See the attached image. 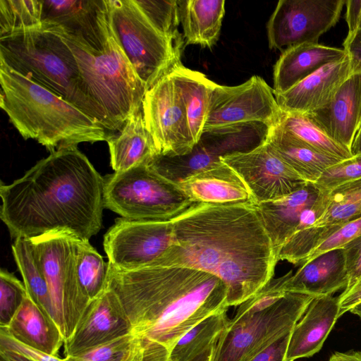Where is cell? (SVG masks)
<instances>
[{
  "label": "cell",
  "mask_w": 361,
  "mask_h": 361,
  "mask_svg": "<svg viewBox=\"0 0 361 361\" xmlns=\"http://www.w3.org/2000/svg\"><path fill=\"white\" fill-rule=\"evenodd\" d=\"M104 186L77 146L62 147L21 178L1 183L0 217L15 239L66 231L89 240L102 226Z\"/></svg>",
  "instance_id": "obj_2"
},
{
  "label": "cell",
  "mask_w": 361,
  "mask_h": 361,
  "mask_svg": "<svg viewBox=\"0 0 361 361\" xmlns=\"http://www.w3.org/2000/svg\"><path fill=\"white\" fill-rule=\"evenodd\" d=\"M113 33L146 90L180 63L184 42L159 32L135 0H106Z\"/></svg>",
  "instance_id": "obj_9"
},
{
  "label": "cell",
  "mask_w": 361,
  "mask_h": 361,
  "mask_svg": "<svg viewBox=\"0 0 361 361\" xmlns=\"http://www.w3.org/2000/svg\"><path fill=\"white\" fill-rule=\"evenodd\" d=\"M329 361H361V352L350 350L345 353L336 352Z\"/></svg>",
  "instance_id": "obj_50"
},
{
  "label": "cell",
  "mask_w": 361,
  "mask_h": 361,
  "mask_svg": "<svg viewBox=\"0 0 361 361\" xmlns=\"http://www.w3.org/2000/svg\"><path fill=\"white\" fill-rule=\"evenodd\" d=\"M135 1L159 32L174 41L185 43L178 30L180 21L178 1L135 0Z\"/></svg>",
  "instance_id": "obj_38"
},
{
  "label": "cell",
  "mask_w": 361,
  "mask_h": 361,
  "mask_svg": "<svg viewBox=\"0 0 361 361\" xmlns=\"http://www.w3.org/2000/svg\"><path fill=\"white\" fill-rule=\"evenodd\" d=\"M173 243L171 221H137L117 219L104 236L109 262L133 271L153 267Z\"/></svg>",
  "instance_id": "obj_15"
},
{
  "label": "cell",
  "mask_w": 361,
  "mask_h": 361,
  "mask_svg": "<svg viewBox=\"0 0 361 361\" xmlns=\"http://www.w3.org/2000/svg\"><path fill=\"white\" fill-rule=\"evenodd\" d=\"M131 324L108 286L90 301L72 335L64 341L65 357L73 356L131 334Z\"/></svg>",
  "instance_id": "obj_18"
},
{
  "label": "cell",
  "mask_w": 361,
  "mask_h": 361,
  "mask_svg": "<svg viewBox=\"0 0 361 361\" xmlns=\"http://www.w3.org/2000/svg\"><path fill=\"white\" fill-rule=\"evenodd\" d=\"M42 26L41 0H0V37Z\"/></svg>",
  "instance_id": "obj_36"
},
{
  "label": "cell",
  "mask_w": 361,
  "mask_h": 361,
  "mask_svg": "<svg viewBox=\"0 0 361 361\" xmlns=\"http://www.w3.org/2000/svg\"><path fill=\"white\" fill-rule=\"evenodd\" d=\"M343 47L350 58L353 73L361 72V27L348 32Z\"/></svg>",
  "instance_id": "obj_47"
},
{
  "label": "cell",
  "mask_w": 361,
  "mask_h": 361,
  "mask_svg": "<svg viewBox=\"0 0 361 361\" xmlns=\"http://www.w3.org/2000/svg\"><path fill=\"white\" fill-rule=\"evenodd\" d=\"M348 283L343 248L323 252L300 266L286 283V291L312 297L333 295Z\"/></svg>",
  "instance_id": "obj_23"
},
{
  "label": "cell",
  "mask_w": 361,
  "mask_h": 361,
  "mask_svg": "<svg viewBox=\"0 0 361 361\" xmlns=\"http://www.w3.org/2000/svg\"><path fill=\"white\" fill-rule=\"evenodd\" d=\"M133 361H171L170 350L161 344L141 338V345Z\"/></svg>",
  "instance_id": "obj_46"
},
{
  "label": "cell",
  "mask_w": 361,
  "mask_h": 361,
  "mask_svg": "<svg viewBox=\"0 0 361 361\" xmlns=\"http://www.w3.org/2000/svg\"><path fill=\"white\" fill-rule=\"evenodd\" d=\"M43 25L56 27L81 44L100 49L111 26L106 0H41Z\"/></svg>",
  "instance_id": "obj_17"
},
{
  "label": "cell",
  "mask_w": 361,
  "mask_h": 361,
  "mask_svg": "<svg viewBox=\"0 0 361 361\" xmlns=\"http://www.w3.org/2000/svg\"><path fill=\"white\" fill-rule=\"evenodd\" d=\"M345 20L348 27V32L361 27V0L345 1Z\"/></svg>",
  "instance_id": "obj_49"
},
{
  "label": "cell",
  "mask_w": 361,
  "mask_h": 361,
  "mask_svg": "<svg viewBox=\"0 0 361 361\" xmlns=\"http://www.w3.org/2000/svg\"><path fill=\"white\" fill-rule=\"evenodd\" d=\"M353 74L347 55L340 61L325 65L286 92L274 96L282 111L310 114L329 104L339 87Z\"/></svg>",
  "instance_id": "obj_19"
},
{
  "label": "cell",
  "mask_w": 361,
  "mask_h": 361,
  "mask_svg": "<svg viewBox=\"0 0 361 361\" xmlns=\"http://www.w3.org/2000/svg\"><path fill=\"white\" fill-rule=\"evenodd\" d=\"M351 153L353 156L361 154V130L357 135V138L353 145Z\"/></svg>",
  "instance_id": "obj_53"
},
{
  "label": "cell",
  "mask_w": 361,
  "mask_h": 361,
  "mask_svg": "<svg viewBox=\"0 0 361 361\" xmlns=\"http://www.w3.org/2000/svg\"><path fill=\"white\" fill-rule=\"evenodd\" d=\"M344 0H280L267 23L271 49L281 52L319 38L338 20Z\"/></svg>",
  "instance_id": "obj_14"
},
{
  "label": "cell",
  "mask_w": 361,
  "mask_h": 361,
  "mask_svg": "<svg viewBox=\"0 0 361 361\" xmlns=\"http://www.w3.org/2000/svg\"><path fill=\"white\" fill-rule=\"evenodd\" d=\"M107 286L117 295L131 324V334L170 351L199 322L228 309L224 282L191 267L123 271L109 262Z\"/></svg>",
  "instance_id": "obj_3"
},
{
  "label": "cell",
  "mask_w": 361,
  "mask_h": 361,
  "mask_svg": "<svg viewBox=\"0 0 361 361\" xmlns=\"http://www.w3.org/2000/svg\"><path fill=\"white\" fill-rule=\"evenodd\" d=\"M346 56L343 49L319 43H302L286 49L274 67V95L286 92L325 65Z\"/></svg>",
  "instance_id": "obj_24"
},
{
  "label": "cell",
  "mask_w": 361,
  "mask_h": 361,
  "mask_svg": "<svg viewBox=\"0 0 361 361\" xmlns=\"http://www.w3.org/2000/svg\"><path fill=\"white\" fill-rule=\"evenodd\" d=\"M220 160L242 179L255 204L287 196L307 183L277 155L266 139L252 149L227 154Z\"/></svg>",
  "instance_id": "obj_16"
},
{
  "label": "cell",
  "mask_w": 361,
  "mask_h": 361,
  "mask_svg": "<svg viewBox=\"0 0 361 361\" xmlns=\"http://www.w3.org/2000/svg\"><path fill=\"white\" fill-rule=\"evenodd\" d=\"M0 328L21 344L54 356H58L65 341L55 321L45 314L28 294L8 326Z\"/></svg>",
  "instance_id": "obj_26"
},
{
  "label": "cell",
  "mask_w": 361,
  "mask_h": 361,
  "mask_svg": "<svg viewBox=\"0 0 361 361\" xmlns=\"http://www.w3.org/2000/svg\"><path fill=\"white\" fill-rule=\"evenodd\" d=\"M0 348L19 352L37 361H66L64 358L44 353L21 344L10 336L3 328H0Z\"/></svg>",
  "instance_id": "obj_44"
},
{
  "label": "cell",
  "mask_w": 361,
  "mask_h": 361,
  "mask_svg": "<svg viewBox=\"0 0 361 361\" xmlns=\"http://www.w3.org/2000/svg\"><path fill=\"white\" fill-rule=\"evenodd\" d=\"M78 238L66 231H54L30 238L48 283L54 321L65 341L73 333L90 302L77 276Z\"/></svg>",
  "instance_id": "obj_10"
},
{
  "label": "cell",
  "mask_w": 361,
  "mask_h": 361,
  "mask_svg": "<svg viewBox=\"0 0 361 361\" xmlns=\"http://www.w3.org/2000/svg\"><path fill=\"white\" fill-rule=\"evenodd\" d=\"M302 142L324 154L344 160L353 155L329 137L307 114L281 111L278 123Z\"/></svg>",
  "instance_id": "obj_33"
},
{
  "label": "cell",
  "mask_w": 361,
  "mask_h": 361,
  "mask_svg": "<svg viewBox=\"0 0 361 361\" xmlns=\"http://www.w3.org/2000/svg\"><path fill=\"white\" fill-rule=\"evenodd\" d=\"M0 353L4 355L10 361H37L19 352L0 348Z\"/></svg>",
  "instance_id": "obj_51"
},
{
  "label": "cell",
  "mask_w": 361,
  "mask_h": 361,
  "mask_svg": "<svg viewBox=\"0 0 361 361\" xmlns=\"http://www.w3.org/2000/svg\"><path fill=\"white\" fill-rule=\"evenodd\" d=\"M340 317L361 302V276L349 288L339 295Z\"/></svg>",
  "instance_id": "obj_48"
},
{
  "label": "cell",
  "mask_w": 361,
  "mask_h": 361,
  "mask_svg": "<svg viewBox=\"0 0 361 361\" xmlns=\"http://www.w3.org/2000/svg\"><path fill=\"white\" fill-rule=\"evenodd\" d=\"M195 202L177 183L140 164L104 178V204L122 218L137 221H171Z\"/></svg>",
  "instance_id": "obj_8"
},
{
  "label": "cell",
  "mask_w": 361,
  "mask_h": 361,
  "mask_svg": "<svg viewBox=\"0 0 361 361\" xmlns=\"http://www.w3.org/2000/svg\"><path fill=\"white\" fill-rule=\"evenodd\" d=\"M360 178L361 154H357L327 168L314 184L320 190H329L346 182Z\"/></svg>",
  "instance_id": "obj_41"
},
{
  "label": "cell",
  "mask_w": 361,
  "mask_h": 361,
  "mask_svg": "<svg viewBox=\"0 0 361 361\" xmlns=\"http://www.w3.org/2000/svg\"><path fill=\"white\" fill-rule=\"evenodd\" d=\"M217 340L189 361H212L214 349Z\"/></svg>",
  "instance_id": "obj_52"
},
{
  "label": "cell",
  "mask_w": 361,
  "mask_h": 361,
  "mask_svg": "<svg viewBox=\"0 0 361 361\" xmlns=\"http://www.w3.org/2000/svg\"><path fill=\"white\" fill-rule=\"evenodd\" d=\"M0 106L25 139L50 153L82 142L106 141V129L55 93L0 61Z\"/></svg>",
  "instance_id": "obj_4"
},
{
  "label": "cell",
  "mask_w": 361,
  "mask_h": 361,
  "mask_svg": "<svg viewBox=\"0 0 361 361\" xmlns=\"http://www.w3.org/2000/svg\"><path fill=\"white\" fill-rule=\"evenodd\" d=\"M142 113L157 157L182 156L191 152L195 144L190 133L185 106L170 72L146 91Z\"/></svg>",
  "instance_id": "obj_13"
},
{
  "label": "cell",
  "mask_w": 361,
  "mask_h": 361,
  "mask_svg": "<svg viewBox=\"0 0 361 361\" xmlns=\"http://www.w3.org/2000/svg\"><path fill=\"white\" fill-rule=\"evenodd\" d=\"M307 115L329 137L351 152L361 130V72L351 75L329 104Z\"/></svg>",
  "instance_id": "obj_20"
},
{
  "label": "cell",
  "mask_w": 361,
  "mask_h": 361,
  "mask_svg": "<svg viewBox=\"0 0 361 361\" xmlns=\"http://www.w3.org/2000/svg\"><path fill=\"white\" fill-rule=\"evenodd\" d=\"M343 250L348 277V283L345 289H348L361 276V235L345 245Z\"/></svg>",
  "instance_id": "obj_43"
},
{
  "label": "cell",
  "mask_w": 361,
  "mask_h": 361,
  "mask_svg": "<svg viewBox=\"0 0 361 361\" xmlns=\"http://www.w3.org/2000/svg\"><path fill=\"white\" fill-rule=\"evenodd\" d=\"M76 272L80 288L90 301L107 288L109 262L104 261L88 240L80 238L77 240Z\"/></svg>",
  "instance_id": "obj_35"
},
{
  "label": "cell",
  "mask_w": 361,
  "mask_h": 361,
  "mask_svg": "<svg viewBox=\"0 0 361 361\" xmlns=\"http://www.w3.org/2000/svg\"><path fill=\"white\" fill-rule=\"evenodd\" d=\"M319 192L314 183L307 182L287 196L255 204L277 259L281 248L295 232L302 212L315 202Z\"/></svg>",
  "instance_id": "obj_25"
},
{
  "label": "cell",
  "mask_w": 361,
  "mask_h": 361,
  "mask_svg": "<svg viewBox=\"0 0 361 361\" xmlns=\"http://www.w3.org/2000/svg\"><path fill=\"white\" fill-rule=\"evenodd\" d=\"M177 183L183 193L193 202H252L251 194L242 179L221 161Z\"/></svg>",
  "instance_id": "obj_22"
},
{
  "label": "cell",
  "mask_w": 361,
  "mask_h": 361,
  "mask_svg": "<svg viewBox=\"0 0 361 361\" xmlns=\"http://www.w3.org/2000/svg\"><path fill=\"white\" fill-rule=\"evenodd\" d=\"M12 252L28 295L45 314L54 320L48 283L31 239L16 238L12 245Z\"/></svg>",
  "instance_id": "obj_31"
},
{
  "label": "cell",
  "mask_w": 361,
  "mask_h": 361,
  "mask_svg": "<svg viewBox=\"0 0 361 361\" xmlns=\"http://www.w3.org/2000/svg\"><path fill=\"white\" fill-rule=\"evenodd\" d=\"M171 221L173 243L153 267H191L219 277L227 287L228 307L274 278L279 260L252 202H195Z\"/></svg>",
  "instance_id": "obj_1"
},
{
  "label": "cell",
  "mask_w": 361,
  "mask_h": 361,
  "mask_svg": "<svg viewBox=\"0 0 361 361\" xmlns=\"http://www.w3.org/2000/svg\"><path fill=\"white\" fill-rule=\"evenodd\" d=\"M293 271L272 279L239 305L218 338L212 361H250L291 331L314 297L286 291Z\"/></svg>",
  "instance_id": "obj_6"
},
{
  "label": "cell",
  "mask_w": 361,
  "mask_h": 361,
  "mask_svg": "<svg viewBox=\"0 0 361 361\" xmlns=\"http://www.w3.org/2000/svg\"><path fill=\"white\" fill-rule=\"evenodd\" d=\"M349 312L357 315L361 319V302L351 308Z\"/></svg>",
  "instance_id": "obj_54"
},
{
  "label": "cell",
  "mask_w": 361,
  "mask_h": 361,
  "mask_svg": "<svg viewBox=\"0 0 361 361\" xmlns=\"http://www.w3.org/2000/svg\"><path fill=\"white\" fill-rule=\"evenodd\" d=\"M291 331L277 338L250 361H286Z\"/></svg>",
  "instance_id": "obj_45"
},
{
  "label": "cell",
  "mask_w": 361,
  "mask_h": 361,
  "mask_svg": "<svg viewBox=\"0 0 361 361\" xmlns=\"http://www.w3.org/2000/svg\"><path fill=\"white\" fill-rule=\"evenodd\" d=\"M106 142L114 172L148 165L158 156L154 140L145 126L142 109L133 114L118 134L110 136Z\"/></svg>",
  "instance_id": "obj_27"
},
{
  "label": "cell",
  "mask_w": 361,
  "mask_h": 361,
  "mask_svg": "<svg viewBox=\"0 0 361 361\" xmlns=\"http://www.w3.org/2000/svg\"><path fill=\"white\" fill-rule=\"evenodd\" d=\"M44 26L58 34L76 59L90 92L104 111L111 135L142 109L147 91L118 43L111 27L103 46H85L56 27ZM111 26V25H110Z\"/></svg>",
  "instance_id": "obj_7"
},
{
  "label": "cell",
  "mask_w": 361,
  "mask_h": 361,
  "mask_svg": "<svg viewBox=\"0 0 361 361\" xmlns=\"http://www.w3.org/2000/svg\"><path fill=\"white\" fill-rule=\"evenodd\" d=\"M185 45L211 49L219 40L225 15L224 0H178Z\"/></svg>",
  "instance_id": "obj_29"
},
{
  "label": "cell",
  "mask_w": 361,
  "mask_h": 361,
  "mask_svg": "<svg viewBox=\"0 0 361 361\" xmlns=\"http://www.w3.org/2000/svg\"><path fill=\"white\" fill-rule=\"evenodd\" d=\"M269 128L259 123L204 131L190 152L177 157H156L148 165L178 183L220 161L232 153L246 152L263 142Z\"/></svg>",
  "instance_id": "obj_11"
},
{
  "label": "cell",
  "mask_w": 361,
  "mask_h": 361,
  "mask_svg": "<svg viewBox=\"0 0 361 361\" xmlns=\"http://www.w3.org/2000/svg\"><path fill=\"white\" fill-rule=\"evenodd\" d=\"M339 313V296L314 297L291 331L286 361L310 357L318 353L340 317Z\"/></svg>",
  "instance_id": "obj_21"
},
{
  "label": "cell",
  "mask_w": 361,
  "mask_h": 361,
  "mask_svg": "<svg viewBox=\"0 0 361 361\" xmlns=\"http://www.w3.org/2000/svg\"><path fill=\"white\" fill-rule=\"evenodd\" d=\"M266 141L307 182L315 183L327 168L342 160L314 149L279 124L269 128Z\"/></svg>",
  "instance_id": "obj_28"
},
{
  "label": "cell",
  "mask_w": 361,
  "mask_h": 361,
  "mask_svg": "<svg viewBox=\"0 0 361 361\" xmlns=\"http://www.w3.org/2000/svg\"><path fill=\"white\" fill-rule=\"evenodd\" d=\"M182 95L187 112L190 133L195 145L204 132L211 93L215 82L202 73L182 63L170 71Z\"/></svg>",
  "instance_id": "obj_30"
},
{
  "label": "cell",
  "mask_w": 361,
  "mask_h": 361,
  "mask_svg": "<svg viewBox=\"0 0 361 361\" xmlns=\"http://www.w3.org/2000/svg\"><path fill=\"white\" fill-rule=\"evenodd\" d=\"M226 311L210 314L188 331L171 350V361H189L216 341L229 321Z\"/></svg>",
  "instance_id": "obj_32"
},
{
  "label": "cell",
  "mask_w": 361,
  "mask_h": 361,
  "mask_svg": "<svg viewBox=\"0 0 361 361\" xmlns=\"http://www.w3.org/2000/svg\"><path fill=\"white\" fill-rule=\"evenodd\" d=\"M140 345L141 338L130 334L64 359L66 361H133Z\"/></svg>",
  "instance_id": "obj_39"
},
{
  "label": "cell",
  "mask_w": 361,
  "mask_h": 361,
  "mask_svg": "<svg viewBox=\"0 0 361 361\" xmlns=\"http://www.w3.org/2000/svg\"><path fill=\"white\" fill-rule=\"evenodd\" d=\"M0 61L74 105L111 135L108 120L92 98L76 59L56 32L42 26L0 37Z\"/></svg>",
  "instance_id": "obj_5"
},
{
  "label": "cell",
  "mask_w": 361,
  "mask_h": 361,
  "mask_svg": "<svg viewBox=\"0 0 361 361\" xmlns=\"http://www.w3.org/2000/svg\"><path fill=\"white\" fill-rule=\"evenodd\" d=\"M360 235H361V217L341 226L338 230L312 252L305 262L323 252L334 249L343 248L345 245Z\"/></svg>",
  "instance_id": "obj_42"
},
{
  "label": "cell",
  "mask_w": 361,
  "mask_h": 361,
  "mask_svg": "<svg viewBox=\"0 0 361 361\" xmlns=\"http://www.w3.org/2000/svg\"><path fill=\"white\" fill-rule=\"evenodd\" d=\"M27 295L26 288L7 270L0 271V327L8 326Z\"/></svg>",
  "instance_id": "obj_40"
},
{
  "label": "cell",
  "mask_w": 361,
  "mask_h": 361,
  "mask_svg": "<svg viewBox=\"0 0 361 361\" xmlns=\"http://www.w3.org/2000/svg\"><path fill=\"white\" fill-rule=\"evenodd\" d=\"M341 226H310L296 231L278 253V260L302 266L312 252Z\"/></svg>",
  "instance_id": "obj_37"
},
{
  "label": "cell",
  "mask_w": 361,
  "mask_h": 361,
  "mask_svg": "<svg viewBox=\"0 0 361 361\" xmlns=\"http://www.w3.org/2000/svg\"><path fill=\"white\" fill-rule=\"evenodd\" d=\"M281 114L273 89L260 76L235 86L215 83L204 132L252 123L271 128L279 123Z\"/></svg>",
  "instance_id": "obj_12"
},
{
  "label": "cell",
  "mask_w": 361,
  "mask_h": 361,
  "mask_svg": "<svg viewBox=\"0 0 361 361\" xmlns=\"http://www.w3.org/2000/svg\"><path fill=\"white\" fill-rule=\"evenodd\" d=\"M0 361H10L4 355L0 353Z\"/></svg>",
  "instance_id": "obj_55"
},
{
  "label": "cell",
  "mask_w": 361,
  "mask_h": 361,
  "mask_svg": "<svg viewBox=\"0 0 361 361\" xmlns=\"http://www.w3.org/2000/svg\"><path fill=\"white\" fill-rule=\"evenodd\" d=\"M326 191L325 211L314 226H342L361 217V178Z\"/></svg>",
  "instance_id": "obj_34"
}]
</instances>
